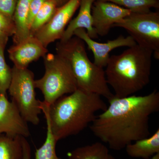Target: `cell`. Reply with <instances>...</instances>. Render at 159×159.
<instances>
[{"instance_id":"cell-1","label":"cell","mask_w":159,"mask_h":159,"mask_svg":"<svg viewBox=\"0 0 159 159\" xmlns=\"http://www.w3.org/2000/svg\"><path fill=\"white\" fill-rule=\"evenodd\" d=\"M108 101L106 109L89 125L95 136L111 149L119 151L150 136L149 118L159 111V92L155 90L145 96H114Z\"/></svg>"},{"instance_id":"cell-2","label":"cell","mask_w":159,"mask_h":159,"mask_svg":"<svg viewBox=\"0 0 159 159\" xmlns=\"http://www.w3.org/2000/svg\"><path fill=\"white\" fill-rule=\"evenodd\" d=\"M101 96L78 89L51 105L40 101V108L57 142L79 134L92 124L96 113L107 106Z\"/></svg>"},{"instance_id":"cell-3","label":"cell","mask_w":159,"mask_h":159,"mask_svg":"<svg viewBox=\"0 0 159 159\" xmlns=\"http://www.w3.org/2000/svg\"><path fill=\"white\" fill-rule=\"evenodd\" d=\"M153 52L136 44L109 58L105 70L109 86L117 98L129 97L150 82Z\"/></svg>"},{"instance_id":"cell-4","label":"cell","mask_w":159,"mask_h":159,"mask_svg":"<svg viewBox=\"0 0 159 159\" xmlns=\"http://www.w3.org/2000/svg\"><path fill=\"white\" fill-rule=\"evenodd\" d=\"M56 51L70 66L78 89L108 100L114 97L107 81L105 70L89 59L82 40L74 36L66 41H59L56 44Z\"/></svg>"},{"instance_id":"cell-5","label":"cell","mask_w":159,"mask_h":159,"mask_svg":"<svg viewBox=\"0 0 159 159\" xmlns=\"http://www.w3.org/2000/svg\"><path fill=\"white\" fill-rule=\"evenodd\" d=\"M43 58L44 74L34 80V84L42 93L43 102L50 106L76 91L78 86L70 66L64 58L57 54L47 53Z\"/></svg>"},{"instance_id":"cell-6","label":"cell","mask_w":159,"mask_h":159,"mask_svg":"<svg viewBox=\"0 0 159 159\" xmlns=\"http://www.w3.org/2000/svg\"><path fill=\"white\" fill-rule=\"evenodd\" d=\"M11 78L8 92L12 101L27 122L38 125L42 112L40 101L36 99L34 73L28 68H11Z\"/></svg>"},{"instance_id":"cell-7","label":"cell","mask_w":159,"mask_h":159,"mask_svg":"<svg viewBox=\"0 0 159 159\" xmlns=\"http://www.w3.org/2000/svg\"><path fill=\"white\" fill-rule=\"evenodd\" d=\"M114 27L125 29L137 44L151 50L155 58L159 59L158 12H131Z\"/></svg>"},{"instance_id":"cell-8","label":"cell","mask_w":159,"mask_h":159,"mask_svg":"<svg viewBox=\"0 0 159 159\" xmlns=\"http://www.w3.org/2000/svg\"><path fill=\"white\" fill-rule=\"evenodd\" d=\"M80 1L69 0L65 4L57 8L51 20L33 36L46 48L56 40H60L74 13L79 8Z\"/></svg>"},{"instance_id":"cell-9","label":"cell","mask_w":159,"mask_h":159,"mask_svg":"<svg viewBox=\"0 0 159 159\" xmlns=\"http://www.w3.org/2000/svg\"><path fill=\"white\" fill-rule=\"evenodd\" d=\"M131 12L114 3L97 0L92 8L94 30L98 36H106L113 25L120 22Z\"/></svg>"},{"instance_id":"cell-10","label":"cell","mask_w":159,"mask_h":159,"mask_svg":"<svg viewBox=\"0 0 159 159\" xmlns=\"http://www.w3.org/2000/svg\"><path fill=\"white\" fill-rule=\"evenodd\" d=\"M28 123L14 102L8 99L7 95H0V134L28 138L31 133Z\"/></svg>"},{"instance_id":"cell-11","label":"cell","mask_w":159,"mask_h":159,"mask_svg":"<svg viewBox=\"0 0 159 159\" xmlns=\"http://www.w3.org/2000/svg\"><path fill=\"white\" fill-rule=\"evenodd\" d=\"M74 35L84 42L93 54L94 63L102 68L107 65L110 57V53L114 49L120 47L129 48L137 44L130 35L125 37L120 35L116 39L109 40L107 43H98L91 38L84 29H77L74 31Z\"/></svg>"},{"instance_id":"cell-12","label":"cell","mask_w":159,"mask_h":159,"mask_svg":"<svg viewBox=\"0 0 159 159\" xmlns=\"http://www.w3.org/2000/svg\"><path fill=\"white\" fill-rule=\"evenodd\" d=\"M8 52L14 66L25 69L28 68L31 63L43 57L48 53V50L37 39L31 35L11 46Z\"/></svg>"},{"instance_id":"cell-13","label":"cell","mask_w":159,"mask_h":159,"mask_svg":"<svg viewBox=\"0 0 159 159\" xmlns=\"http://www.w3.org/2000/svg\"><path fill=\"white\" fill-rule=\"evenodd\" d=\"M96 0H80L79 12L74 19L71 20L64 32L60 41L65 42L74 36V31L77 29H85L92 39L98 38L93 25L92 8Z\"/></svg>"},{"instance_id":"cell-14","label":"cell","mask_w":159,"mask_h":159,"mask_svg":"<svg viewBox=\"0 0 159 159\" xmlns=\"http://www.w3.org/2000/svg\"><path fill=\"white\" fill-rule=\"evenodd\" d=\"M125 148L131 157L150 159L159 153V129L150 136L137 140Z\"/></svg>"},{"instance_id":"cell-15","label":"cell","mask_w":159,"mask_h":159,"mask_svg":"<svg viewBox=\"0 0 159 159\" xmlns=\"http://www.w3.org/2000/svg\"><path fill=\"white\" fill-rule=\"evenodd\" d=\"M31 2V0H18L13 16L15 27L13 44L18 43L31 36L27 25V19Z\"/></svg>"},{"instance_id":"cell-16","label":"cell","mask_w":159,"mask_h":159,"mask_svg":"<svg viewBox=\"0 0 159 159\" xmlns=\"http://www.w3.org/2000/svg\"><path fill=\"white\" fill-rule=\"evenodd\" d=\"M67 157L68 159H116L100 142L77 147L68 152Z\"/></svg>"},{"instance_id":"cell-17","label":"cell","mask_w":159,"mask_h":159,"mask_svg":"<svg viewBox=\"0 0 159 159\" xmlns=\"http://www.w3.org/2000/svg\"><path fill=\"white\" fill-rule=\"evenodd\" d=\"M23 137L0 134V159H23Z\"/></svg>"},{"instance_id":"cell-18","label":"cell","mask_w":159,"mask_h":159,"mask_svg":"<svg viewBox=\"0 0 159 159\" xmlns=\"http://www.w3.org/2000/svg\"><path fill=\"white\" fill-rule=\"evenodd\" d=\"M110 2L134 13H145L150 11L152 8H158V0H98Z\"/></svg>"},{"instance_id":"cell-19","label":"cell","mask_w":159,"mask_h":159,"mask_svg":"<svg viewBox=\"0 0 159 159\" xmlns=\"http://www.w3.org/2000/svg\"><path fill=\"white\" fill-rule=\"evenodd\" d=\"M57 9L51 0H46L35 16L30 29V34L33 36L36 31L45 25L51 20Z\"/></svg>"},{"instance_id":"cell-20","label":"cell","mask_w":159,"mask_h":159,"mask_svg":"<svg viewBox=\"0 0 159 159\" xmlns=\"http://www.w3.org/2000/svg\"><path fill=\"white\" fill-rule=\"evenodd\" d=\"M9 38L0 40V95H7L11 78V68L7 64L5 59V48Z\"/></svg>"},{"instance_id":"cell-21","label":"cell","mask_w":159,"mask_h":159,"mask_svg":"<svg viewBox=\"0 0 159 159\" xmlns=\"http://www.w3.org/2000/svg\"><path fill=\"white\" fill-rule=\"evenodd\" d=\"M47 122V136L43 144L35 150V159H62L57 156L56 145L57 142L51 131L50 125Z\"/></svg>"},{"instance_id":"cell-22","label":"cell","mask_w":159,"mask_h":159,"mask_svg":"<svg viewBox=\"0 0 159 159\" xmlns=\"http://www.w3.org/2000/svg\"><path fill=\"white\" fill-rule=\"evenodd\" d=\"M15 31V27L13 19L0 12V32L8 36H13Z\"/></svg>"},{"instance_id":"cell-23","label":"cell","mask_w":159,"mask_h":159,"mask_svg":"<svg viewBox=\"0 0 159 159\" xmlns=\"http://www.w3.org/2000/svg\"><path fill=\"white\" fill-rule=\"evenodd\" d=\"M46 1V0H31V4L29 6L27 19V25L29 30L34 17Z\"/></svg>"},{"instance_id":"cell-24","label":"cell","mask_w":159,"mask_h":159,"mask_svg":"<svg viewBox=\"0 0 159 159\" xmlns=\"http://www.w3.org/2000/svg\"><path fill=\"white\" fill-rule=\"evenodd\" d=\"M18 0H0V12L13 19Z\"/></svg>"},{"instance_id":"cell-25","label":"cell","mask_w":159,"mask_h":159,"mask_svg":"<svg viewBox=\"0 0 159 159\" xmlns=\"http://www.w3.org/2000/svg\"><path fill=\"white\" fill-rule=\"evenodd\" d=\"M23 159H31V148L27 138H23Z\"/></svg>"},{"instance_id":"cell-26","label":"cell","mask_w":159,"mask_h":159,"mask_svg":"<svg viewBox=\"0 0 159 159\" xmlns=\"http://www.w3.org/2000/svg\"><path fill=\"white\" fill-rule=\"evenodd\" d=\"M51 1L55 3L57 8H59L65 4L69 0H51Z\"/></svg>"},{"instance_id":"cell-27","label":"cell","mask_w":159,"mask_h":159,"mask_svg":"<svg viewBox=\"0 0 159 159\" xmlns=\"http://www.w3.org/2000/svg\"><path fill=\"white\" fill-rule=\"evenodd\" d=\"M9 37V36H8L7 34L3 33V32H0V40Z\"/></svg>"},{"instance_id":"cell-28","label":"cell","mask_w":159,"mask_h":159,"mask_svg":"<svg viewBox=\"0 0 159 159\" xmlns=\"http://www.w3.org/2000/svg\"><path fill=\"white\" fill-rule=\"evenodd\" d=\"M150 159H159V153L155 155L152 157Z\"/></svg>"}]
</instances>
